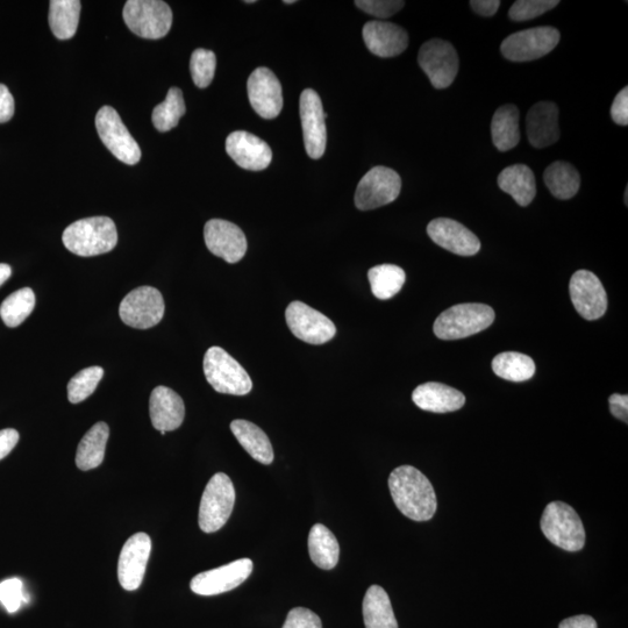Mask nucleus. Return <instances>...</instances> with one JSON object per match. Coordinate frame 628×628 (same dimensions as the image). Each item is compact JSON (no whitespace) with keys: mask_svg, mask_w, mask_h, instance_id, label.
I'll return each mask as SVG.
<instances>
[{"mask_svg":"<svg viewBox=\"0 0 628 628\" xmlns=\"http://www.w3.org/2000/svg\"><path fill=\"white\" fill-rule=\"evenodd\" d=\"M389 489L397 509L415 522H427L437 512L433 485L417 468L402 466L392 471Z\"/></svg>","mask_w":628,"mask_h":628,"instance_id":"obj_1","label":"nucleus"},{"mask_svg":"<svg viewBox=\"0 0 628 628\" xmlns=\"http://www.w3.org/2000/svg\"><path fill=\"white\" fill-rule=\"evenodd\" d=\"M62 241L69 252L82 258L106 254L118 244L117 227L107 217L78 220L66 228Z\"/></svg>","mask_w":628,"mask_h":628,"instance_id":"obj_2","label":"nucleus"},{"mask_svg":"<svg viewBox=\"0 0 628 628\" xmlns=\"http://www.w3.org/2000/svg\"><path fill=\"white\" fill-rule=\"evenodd\" d=\"M495 311L484 304H459L442 312L434 323L441 340H460L487 330L495 321Z\"/></svg>","mask_w":628,"mask_h":628,"instance_id":"obj_3","label":"nucleus"},{"mask_svg":"<svg viewBox=\"0 0 628 628\" xmlns=\"http://www.w3.org/2000/svg\"><path fill=\"white\" fill-rule=\"evenodd\" d=\"M204 374L219 394L245 396L253 389L252 378L240 363L220 347H211L204 356Z\"/></svg>","mask_w":628,"mask_h":628,"instance_id":"obj_4","label":"nucleus"},{"mask_svg":"<svg viewBox=\"0 0 628 628\" xmlns=\"http://www.w3.org/2000/svg\"><path fill=\"white\" fill-rule=\"evenodd\" d=\"M541 530L556 547L568 552H578L585 545L582 520L572 506L563 502H552L546 506L541 518Z\"/></svg>","mask_w":628,"mask_h":628,"instance_id":"obj_5","label":"nucleus"},{"mask_svg":"<svg viewBox=\"0 0 628 628\" xmlns=\"http://www.w3.org/2000/svg\"><path fill=\"white\" fill-rule=\"evenodd\" d=\"M235 503V489L231 478L224 473L214 475L199 506V527L205 533L221 530L230 519Z\"/></svg>","mask_w":628,"mask_h":628,"instance_id":"obj_6","label":"nucleus"},{"mask_svg":"<svg viewBox=\"0 0 628 628\" xmlns=\"http://www.w3.org/2000/svg\"><path fill=\"white\" fill-rule=\"evenodd\" d=\"M128 28L144 39H161L173 25V12L161 0H128L123 12Z\"/></svg>","mask_w":628,"mask_h":628,"instance_id":"obj_7","label":"nucleus"},{"mask_svg":"<svg viewBox=\"0 0 628 628\" xmlns=\"http://www.w3.org/2000/svg\"><path fill=\"white\" fill-rule=\"evenodd\" d=\"M561 34L555 27L541 26L513 33L502 42L501 52L512 62H530L551 53Z\"/></svg>","mask_w":628,"mask_h":628,"instance_id":"obj_8","label":"nucleus"},{"mask_svg":"<svg viewBox=\"0 0 628 628\" xmlns=\"http://www.w3.org/2000/svg\"><path fill=\"white\" fill-rule=\"evenodd\" d=\"M402 190V180L395 170L378 166L361 178L355 192V205L370 211L395 202Z\"/></svg>","mask_w":628,"mask_h":628,"instance_id":"obj_9","label":"nucleus"},{"mask_svg":"<svg viewBox=\"0 0 628 628\" xmlns=\"http://www.w3.org/2000/svg\"><path fill=\"white\" fill-rule=\"evenodd\" d=\"M418 63L435 89L451 87L459 73L460 61L451 42L432 39L421 46Z\"/></svg>","mask_w":628,"mask_h":628,"instance_id":"obj_10","label":"nucleus"},{"mask_svg":"<svg viewBox=\"0 0 628 628\" xmlns=\"http://www.w3.org/2000/svg\"><path fill=\"white\" fill-rule=\"evenodd\" d=\"M96 128L99 138L118 160L134 166L141 160V149L121 120L118 112L111 106H104L98 111Z\"/></svg>","mask_w":628,"mask_h":628,"instance_id":"obj_11","label":"nucleus"},{"mask_svg":"<svg viewBox=\"0 0 628 628\" xmlns=\"http://www.w3.org/2000/svg\"><path fill=\"white\" fill-rule=\"evenodd\" d=\"M164 310L166 305L159 290L153 287H140L123 299L119 314L127 326L147 330L160 323Z\"/></svg>","mask_w":628,"mask_h":628,"instance_id":"obj_12","label":"nucleus"},{"mask_svg":"<svg viewBox=\"0 0 628 628\" xmlns=\"http://www.w3.org/2000/svg\"><path fill=\"white\" fill-rule=\"evenodd\" d=\"M285 319L292 334L306 344L323 345L337 334L330 318L302 302H292L285 311Z\"/></svg>","mask_w":628,"mask_h":628,"instance_id":"obj_13","label":"nucleus"},{"mask_svg":"<svg viewBox=\"0 0 628 628\" xmlns=\"http://www.w3.org/2000/svg\"><path fill=\"white\" fill-rule=\"evenodd\" d=\"M301 112L304 144L306 152L311 159L318 160L325 154L327 144V132L323 103L316 91L305 89L299 101Z\"/></svg>","mask_w":628,"mask_h":628,"instance_id":"obj_14","label":"nucleus"},{"mask_svg":"<svg viewBox=\"0 0 628 628\" xmlns=\"http://www.w3.org/2000/svg\"><path fill=\"white\" fill-rule=\"evenodd\" d=\"M570 298L584 319L597 320L608 310V296L599 278L591 271L578 270L570 280Z\"/></svg>","mask_w":628,"mask_h":628,"instance_id":"obj_15","label":"nucleus"},{"mask_svg":"<svg viewBox=\"0 0 628 628\" xmlns=\"http://www.w3.org/2000/svg\"><path fill=\"white\" fill-rule=\"evenodd\" d=\"M253 572V562L241 559L192 578L190 588L199 596H216L238 588Z\"/></svg>","mask_w":628,"mask_h":628,"instance_id":"obj_16","label":"nucleus"},{"mask_svg":"<svg viewBox=\"0 0 628 628\" xmlns=\"http://www.w3.org/2000/svg\"><path fill=\"white\" fill-rule=\"evenodd\" d=\"M151 552L152 540L146 533L134 534L126 541L118 562V578L121 587L127 591L140 588Z\"/></svg>","mask_w":628,"mask_h":628,"instance_id":"obj_17","label":"nucleus"},{"mask_svg":"<svg viewBox=\"0 0 628 628\" xmlns=\"http://www.w3.org/2000/svg\"><path fill=\"white\" fill-rule=\"evenodd\" d=\"M204 239L209 251L228 263H237L246 255V235L230 221L209 220L204 227Z\"/></svg>","mask_w":628,"mask_h":628,"instance_id":"obj_18","label":"nucleus"},{"mask_svg":"<svg viewBox=\"0 0 628 628\" xmlns=\"http://www.w3.org/2000/svg\"><path fill=\"white\" fill-rule=\"evenodd\" d=\"M247 91L249 102L256 113L263 119L280 116L283 109L282 85L268 68L255 69L248 78Z\"/></svg>","mask_w":628,"mask_h":628,"instance_id":"obj_19","label":"nucleus"},{"mask_svg":"<svg viewBox=\"0 0 628 628\" xmlns=\"http://www.w3.org/2000/svg\"><path fill=\"white\" fill-rule=\"evenodd\" d=\"M427 234L435 244L460 256H473L480 252L481 241L459 221L438 218L427 226Z\"/></svg>","mask_w":628,"mask_h":628,"instance_id":"obj_20","label":"nucleus"},{"mask_svg":"<svg viewBox=\"0 0 628 628\" xmlns=\"http://www.w3.org/2000/svg\"><path fill=\"white\" fill-rule=\"evenodd\" d=\"M226 152L239 167L251 171L267 169L273 160V152L267 142L245 131L228 135Z\"/></svg>","mask_w":628,"mask_h":628,"instance_id":"obj_21","label":"nucleus"},{"mask_svg":"<svg viewBox=\"0 0 628 628\" xmlns=\"http://www.w3.org/2000/svg\"><path fill=\"white\" fill-rule=\"evenodd\" d=\"M362 37L370 53L384 59L401 55L409 46L408 32L383 20L368 21L363 27Z\"/></svg>","mask_w":628,"mask_h":628,"instance_id":"obj_22","label":"nucleus"},{"mask_svg":"<svg viewBox=\"0 0 628 628\" xmlns=\"http://www.w3.org/2000/svg\"><path fill=\"white\" fill-rule=\"evenodd\" d=\"M528 141L534 148H546L560 139L559 107L553 102H540L531 107L526 117Z\"/></svg>","mask_w":628,"mask_h":628,"instance_id":"obj_23","label":"nucleus"},{"mask_svg":"<svg viewBox=\"0 0 628 628\" xmlns=\"http://www.w3.org/2000/svg\"><path fill=\"white\" fill-rule=\"evenodd\" d=\"M149 412L156 430L167 433L181 427L185 417V406L177 392L167 387H157L149 401Z\"/></svg>","mask_w":628,"mask_h":628,"instance_id":"obj_24","label":"nucleus"},{"mask_svg":"<svg viewBox=\"0 0 628 628\" xmlns=\"http://www.w3.org/2000/svg\"><path fill=\"white\" fill-rule=\"evenodd\" d=\"M412 399L419 409L434 413L458 411L466 404L462 392L437 382L419 385L413 391Z\"/></svg>","mask_w":628,"mask_h":628,"instance_id":"obj_25","label":"nucleus"},{"mask_svg":"<svg viewBox=\"0 0 628 628\" xmlns=\"http://www.w3.org/2000/svg\"><path fill=\"white\" fill-rule=\"evenodd\" d=\"M498 185L520 206L530 205L537 195L535 176L526 164H513V166L505 168L498 176Z\"/></svg>","mask_w":628,"mask_h":628,"instance_id":"obj_26","label":"nucleus"},{"mask_svg":"<svg viewBox=\"0 0 628 628\" xmlns=\"http://www.w3.org/2000/svg\"><path fill=\"white\" fill-rule=\"evenodd\" d=\"M231 431L239 444L252 458L262 465H271L274 461V449L268 435L259 426L247 420H234Z\"/></svg>","mask_w":628,"mask_h":628,"instance_id":"obj_27","label":"nucleus"},{"mask_svg":"<svg viewBox=\"0 0 628 628\" xmlns=\"http://www.w3.org/2000/svg\"><path fill=\"white\" fill-rule=\"evenodd\" d=\"M520 113L516 105L499 107L491 121L492 142L499 152H509L520 141Z\"/></svg>","mask_w":628,"mask_h":628,"instance_id":"obj_28","label":"nucleus"},{"mask_svg":"<svg viewBox=\"0 0 628 628\" xmlns=\"http://www.w3.org/2000/svg\"><path fill=\"white\" fill-rule=\"evenodd\" d=\"M110 428L105 423H97L84 435L77 448L76 466L88 471L102 465L105 458Z\"/></svg>","mask_w":628,"mask_h":628,"instance_id":"obj_29","label":"nucleus"},{"mask_svg":"<svg viewBox=\"0 0 628 628\" xmlns=\"http://www.w3.org/2000/svg\"><path fill=\"white\" fill-rule=\"evenodd\" d=\"M366 628H398L390 598L380 585H371L363 599Z\"/></svg>","mask_w":628,"mask_h":628,"instance_id":"obj_30","label":"nucleus"},{"mask_svg":"<svg viewBox=\"0 0 628 628\" xmlns=\"http://www.w3.org/2000/svg\"><path fill=\"white\" fill-rule=\"evenodd\" d=\"M309 553L317 567L325 570L338 565L340 546L334 534L323 524H316L309 534Z\"/></svg>","mask_w":628,"mask_h":628,"instance_id":"obj_31","label":"nucleus"},{"mask_svg":"<svg viewBox=\"0 0 628 628\" xmlns=\"http://www.w3.org/2000/svg\"><path fill=\"white\" fill-rule=\"evenodd\" d=\"M544 181L551 194L561 201L576 196L581 185V177L576 168L563 161H556L547 167Z\"/></svg>","mask_w":628,"mask_h":628,"instance_id":"obj_32","label":"nucleus"},{"mask_svg":"<svg viewBox=\"0 0 628 628\" xmlns=\"http://www.w3.org/2000/svg\"><path fill=\"white\" fill-rule=\"evenodd\" d=\"M81 2L78 0H53L49 6V26L55 37L69 40L74 37L80 23Z\"/></svg>","mask_w":628,"mask_h":628,"instance_id":"obj_33","label":"nucleus"},{"mask_svg":"<svg viewBox=\"0 0 628 628\" xmlns=\"http://www.w3.org/2000/svg\"><path fill=\"white\" fill-rule=\"evenodd\" d=\"M368 278L373 295L382 301L395 297L406 281L405 271L395 264H381L371 268Z\"/></svg>","mask_w":628,"mask_h":628,"instance_id":"obj_34","label":"nucleus"},{"mask_svg":"<svg viewBox=\"0 0 628 628\" xmlns=\"http://www.w3.org/2000/svg\"><path fill=\"white\" fill-rule=\"evenodd\" d=\"M492 370L506 381L524 382L531 380L535 374V363L522 353L505 352L492 360Z\"/></svg>","mask_w":628,"mask_h":628,"instance_id":"obj_35","label":"nucleus"},{"mask_svg":"<svg viewBox=\"0 0 628 628\" xmlns=\"http://www.w3.org/2000/svg\"><path fill=\"white\" fill-rule=\"evenodd\" d=\"M35 308V295L32 289L24 288L7 297L0 306V317L6 326L18 327L31 316Z\"/></svg>","mask_w":628,"mask_h":628,"instance_id":"obj_36","label":"nucleus"},{"mask_svg":"<svg viewBox=\"0 0 628 628\" xmlns=\"http://www.w3.org/2000/svg\"><path fill=\"white\" fill-rule=\"evenodd\" d=\"M185 113L183 92L178 88L168 91L166 101L157 105L153 111V124L157 131L173 130Z\"/></svg>","mask_w":628,"mask_h":628,"instance_id":"obj_37","label":"nucleus"},{"mask_svg":"<svg viewBox=\"0 0 628 628\" xmlns=\"http://www.w3.org/2000/svg\"><path fill=\"white\" fill-rule=\"evenodd\" d=\"M103 376L104 369L101 367H90L80 371L68 384L69 402L78 404L89 398L96 391Z\"/></svg>","mask_w":628,"mask_h":628,"instance_id":"obj_38","label":"nucleus"},{"mask_svg":"<svg viewBox=\"0 0 628 628\" xmlns=\"http://www.w3.org/2000/svg\"><path fill=\"white\" fill-rule=\"evenodd\" d=\"M217 57L211 51L206 49H196L192 53L190 61V70L192 80L199 89L208 88L213 81L214 73H216Z\"/></svg>","mask_w":628,"mask_h":628,"instance_id":"obj_39","label":"nucleus"},{"mask_svg":"<svg viewBox=\"0 0 628 628\" xmlns=\"http://www.w3.org/2000/svg\"><path fill=\"white\" fill-rule=\"evenodd\" d=\"M558 0H518L511 6L509 17L513 21H527L538 18L555 9Z\"/></svg>","mask_w":628,"mask_h":628,"instance_id":"obj_40","label":"nucleus"},{"mask_svg":"<svg viewBox=\"0 0 628 628\" xmlns=\"http://www.w3.org/2000/svg\"><path fill=\"white\" fill-rule=\"evenodd\" d=\"M28 601L24 584L19 578H9L0 583V603L9 613H16Z\"/></svg>","mask_w":628,"mask_h":628,"instance_id":"obj_41","label":"nucleus"},{"mask_svg":"<svg viewBox=\"0 0 628 628\" xmlns=\"http://www.w3.org/2000/svg\"><path fill=\"white\" fill-rule=\"evenodd\" d=\"M355 5L370 16L383 20L395 16L397 12L403 9L405 2H401V0H356Z\"/></svg>","mask_w":628,"mask_h":628,"instance_id":"obj_42","label":"nucleus"},{"mask_svg":"<svg viewBox=\"0 0 628 628\" xmlns=\"http://www.w3.org/2000/svg\"><path fill=\"white\" fill-rule=\"evenodd\" d=\"M283 628H323V624L316 613L311 610L296 608L289 612Z\"/></svg>","mask_w":628,"mask_h":628,"instance_id":"obj_43","label":"nucleus"},{"mask_svg":"<svg viewBox=\"0 0 628 628\" xmlns=\"http://www.w3.org/2000/svg\"><path fill=\"white\" fill-rule=\"evenodd\" d=\"M611 118L620 126L628 125V88L625 87L616 96L611 106Z\"/></svg>","mask_w":628,"mask_h":628,"instance_id":"obj_44","label":"nucleus"},{"mask_svg":"<svg viewBox=\"0 0 628 628\" xmlns=\"http://www.w3.org/2000/svg\"><path fill=\"white\" fill-rule=\"evenodd\" d=\"M14 114V98L4 84H0V124L7 123Z\"/></svg>","mask_w":628,"mask_h":628,"instance_id":"obj_45","label":"nucleus"},{"mask_svg":"<svg viewBox=\"0 0 628 628\" xmlns=\"http://www.w3.org/2000/svg\"><path fill=\"white\" fill-rule=\"evenodd\" d=\"M18 441L19 433L13 430V428H6V430L0 431V460L5 459L13 451Z\"/></svg>","mask_w":628,"mask_h":628,"instance_id":"obj_46","label":"nucleus"},{"mask_svg":"<svg viewBox=\"0 0 628 628\" xmlns=\"http://www.w3.org/2000/svg\"><path fill=\"white\" fill-rule=\"evenodd\" d=\"M610 410L612 416L617 419L628 423V396L627 395H612L609 399Z\"/></svg>","mask_w":628,"mask_h":628,"instance_id":"obj_47","label":"nucleus"},{"mask_svg":"<svg viewBox=\"0 0 628 628\" xmlns=\"http://www.w3.org/2000/svg\"><path fill=\"white\" fill-rule=\"evenodd\" d=\"M470 6L482 17H494L501 2L499 0H471Z\"/></svg>","mask_w":628,"mask_h":628,"instance_id":"obj_48","label":"nucleus"},{"mask_svg":"<svg viewBox=\"0 0 628 628\" xmlns=\"http://www.w3.org/2000/svg\"><path fill=\"white\" fill-rule=\"evenodd\" d=\"M559 628H597V623L594 618L581 615L563 620Z\"/></svg>","mask_w":628,"mask_h":628,"instance_id":"obj_49","label":"nucleus"},{"mask_svg":"<svg viewBox=\"0 0 628 628\" xmlns=\"http://www.w3.org/2000/svg\"><path fill=\"white\" fill-rule=\"evenodd\" d=\"M12 274V269L9 264L0 263V287L9 280Z\"/></svg>","mask_w":628,"mask_h":628,"instance_id":"obj_50","label":"nucleus"},{"mask_svg":"<svg viewBox=\"0 0 628 628\" xmlns=\"http://www.w3.org/2000/svg\"><path fill=\"white\" fill-rule=\"evenodd\" d=\"M295 0H285L284 4H295Z\"/></svg>","mask_w":628,"mask_h":628,"instance_id":"obj_51","label":"nucleus"},{"mask_svg":"<svg viewBox=\"0 0 628 628\" xmlns=\"http://www.w3.org/2000/svg\"><path fill=\"white\" fill-rule=\"evenodd\" d=\"M627 196H628V189L626 188V191H625V204L626 205H628V202H627L628 197Z\"/></svg>","mask_w":628,"mask_h":628,"instance_id":"obj_52","label":"nucleus"},{"mask_svg":"<svg viewBox=\"0 0 628 628\" xmlns=\"http://www.w3.org/2000/svg\"><path fill=\"white\" fill-rule=\"evenodd\" d=\"M246 3H247V4H253V3H255V2H254V0H247V2H246Z\"/></svg>","mask_w":628,"mask_h":628,"instance_id":"obj_53","label":"nucleus"}]
</instances>
